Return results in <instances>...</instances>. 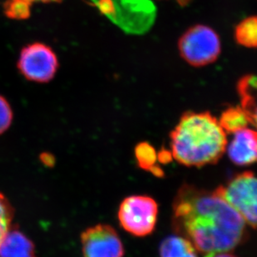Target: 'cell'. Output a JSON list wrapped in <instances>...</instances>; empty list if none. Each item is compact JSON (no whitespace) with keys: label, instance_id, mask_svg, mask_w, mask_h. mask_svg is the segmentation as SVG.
I'll use <instances>...</instances> for the list:
<instances>
[{"label":"cell","instance_id":"6da1fadb","mask_svg":"<svg viewBox=\"0 0 257 257\" xmlns=\"http://www.w3.org/2000/svg\"><path fill=\"white\" fill-rule=\"evenodd\" d=\"M172 215L174 231L203 257L228 252L247 240L245 221L216 189L185 184L176 193Z\"/></svg>","mask_w":257,"mask_h":257},{"label":"cell","instance_id":"7a4b0ae2","mask_svg":"<svg viewBox=\"0 0 257 257\" xmlns=\"http://www.w3.org/2000/svg\"><path fill=\"white\" fill-rule=\"evenodd\" d=\"M171 156L187 167L219 161L227 146L226 133L209 112H186L171 131Z\"/></svg>","mask_w":257,"mask_h":257},{"label":"cell","instance_id":"3957f363","mask_svg":"<svg viewBox=\"0 0 257 257\" xmlns=\"http://www.w3.org/2000/svg\"><path fill=\"white\" fill-rule=\"evenodd\" d=\"M178 49L184 60L192 66H205L220 56L221 44L217 33L206 25L190 28L180 38Z\"/></svg>","mask_w":257,"mask_h":257},{"label":"cell","instance_id":"277c9868","mask_svg":"<svg viewBox=\"0 0 257 257\" xmlns=\"http://www.w3.org/2000/svg\"><path fill=\"white\" fill-rule=\"evenodd\" d=\"M218 192L237 211L245 223L257 230V177L251 171L233 176Z\"/></svg>","mask_w":257,"mask_h":257},{"label":"cell","instance_id":"5b68a950","mask_svg":"<svg viewBox=\"0 0 257 257\" xmlns=\"http://www.w3.org/2000/svg\"><path fill=\"white\" fill-rule=\"evenodd\" d=\"M158 215L156 200L146 195H131L119 206L118 218L122 227L136 236H146L153 232Z\"/></svg>","mask_w":257,"mask_h":257},{"label":"cell","instance_id":"8992f818","mask_svg":"<svg viewBox=\"0 0 257 257\" xmlns=\"http://www.w3.org/2000/svg\"><path fill=\"white\" fill-rule=\"evenodd\" d=\"M18 68L28 80L47 83L55 77L59 69V60L50 46L42 43H33L23 48Z\"/></svg>","mask_w":257,"mask_h":257},{"label":"cell","instance_id":"52a82bcc","mask_svg":"<svg viewBox=\"0 0 257 257\" xmlns=\"http://www.w3.org/2000/svg\"><path fill=\"white\" fill-rule=\"evenodd\" d=\"M84 257H123L124 245L116 230L109 225L99 224L81 234Z\"/></svg>","mask_w":257,"mask_h":257},{"label":"cell","instance_id":"ba28073f","mask_svg":"<svg viewBox=\"0 0 257 257\" xmlns=\"http://www.w3.org/2000/svg\"><path fill=\"white\" fill-rule=\"evenodd\" d=\"M226 150L230 161L236 166H250L257 162V130L245 128L233 133Z\"/></svg>","mask_w":257,"mask_h":257},{"label":"cell","instance_id":"9c48e42d","mask_svg":"<svg viewBox=\"0 0 257 257\" xmlns=\"http://www.w3.org/2000/svg\"><path fill=\"white\" fill-rule=\"evenodd\" d=\"M0 257H35V245L17 229H10L0 245Z\"/></svg>","mask_w":257,"mask_h":257},{"label":"cell","instance_id":"30bf717a","mask_svg":"<svg viewBox=\"0 0 257 257\" xmlns=\"http://www.w3.org/2000/svg\"><path fill=\"white\" fill-rule=\"evenodd\" d=\"M240 106L245 109L250 124L257 130V75L248 74L242 77L237 84Z\"/></svg>","mask_w":257,"mask_h":257},{"label":"cell","instance_id":"8fae6325","mask_svg":"<svg viewBox=\"0 0 257 257\" xmlns=\"http://www.w3.org/2000/svg\"><path fill=\"white\" fill-rule=\"evenodd\" d=\"M161 257H198V251L190 240L181 235H171L161 242Z\"/></svg>","mask_w":257,"mask_h":257},{"label":"cell","instance_id":"7c38bea8","mask_svg":"<svg viewBox=\"0 0 257 257\" xmlns=\"http://www.w3.org/2000/svg\"><path fill=\"white\" fill-rule=\"evenodd\" d=\"M219 123L225 131V133L230 134L247 128L249 124H251L247 113L240 105L229 107L224 110L220 115Z\"/></svg>","mask_w":257,"mask_h":257},{"label":"cell","instance_id":"4fadbf2b","mask_svg":"<svg viewBox=\"0 0 257 257\" xmlns=\"http://www.w3.org/2000/svg\"><path fill=\"white\" fill-rule=\"evenodd\" d=\"M235 39L243 47L257 48V16L245 18L236 25Z\"/></svg>","mask_w":257,"mask_h":257},{"label":"cell","instance_id":"5bb4252c","mask_svg":"<svg viewBox=\"0 0 257 257\" xmlns=\"http://www.w3.org/2000/svg\"><path fill=\"white\" fill-rule=\"evenodd\" d=\"M136 156L141 168L150 171L156 176H163L162 170L156 166L157 155L153 146L147 143L140 144L136 147Z\"/></svg>","mask_w":257,"mask_h":257},{"label":"cell","instance_id":"9a60e30c","mask_svg":"<svg viewBox=\"0 0 257 257\" xmlns=\"http://www.w3.org/2000/svg\"><path fill=\"white\" fill-rule=\"evenodd\" d=\"M14 209L5 195L0 193V245L11 229Z\"/></svg>","mask_w":257,"mask_h":257},{"label":"cell","instance_id":"2e32d148","mask_svg":"<svg viewBox=\"0 0 257 257\" xmlns=\"http://www.w3.org/2000/svg\"><path fill=\"white\" fill-rule=\"evenodd\" d=\"M31 5L21 0H7L4 5L5 14L12 20H27L30 16Z\"/></svg>","mask_w":257,"mask_h":257},{"label":"cell","instance_id":"e0dca14e","mask_svg":"<svg viewBox=\"0 0 257 257\" xmlns=\"http://www.w3.org/2000/svg\"><path fill=\"white\" fill-rule=\"evenodd\" d=\"M13 121V111L10 103L0 95V135L10 128Z\"/></svg>","mask_w":257,"mask_h":257},{"label":"cell","instance_id":"ac0fdd59","mask_svg":"<svg viewBox=\"0 0 257 257\" xmlns=\"http://www.w3.org/2000/svg\"><path fill=\"white\" fill-rule=\"evenodd\" d=\"M23 2L27 3L32 5L34 3H43V4H50V3H60L62 0H21Z\"/></svg>","mask_w":257,"mask_h":257},{"label":"cell","instance_id":"d6986e66","mask_svg":"<svg viewBox=\"0 0 257 257\" xmlns=\"http://www.w3.org/2000/svg\"><path fill=\"white\" fill-rule=\"evenodd\" d=\"M213 257H238L236 256V255H233V254H230V253H229V251L228 252H222V253H219V254H217V255H215V256Z\"/></svg>","mask_w":257,"mask_h":257},{"label":"cell","instance_id":"ffe728a7","mask_svg":"<svg viewBox=\"0 0 257 257\" xmlns=\"http://www.w3.org/2000/svg\"><path fill=\"white\" fill-rule=\"evenodd\" d=\"M178 2L179 5L181 6H186L188 5L189 3L191 2V0H176Z\"/></svg>","mask_w":257,"mask_h":257}]
</instances>
